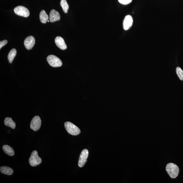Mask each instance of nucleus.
Returning <instances> with one entry per match:
<instances>
[{
	"label": "nucleus",
	"instance_id": "f257e3e1",
	"mask_svg": "<svg viewBox=\"0 0 183 183\" xmlns=\"http://www.w3.org/2000/svg\"><path fill=\"white\" fill-rule=\"evenodd\" d=\"M166 171L170 178H176L179 172L178 167L173 163H170L167 165Z\"/></svg>",
	"mask_w": 183,
	"mask_h": 183
},
{
	"label": "nucleus",
	"instance_id": "f03ea898",
	"mask_svg": "<svg viewBox=\"0 0 183 183\" xmlns=\"http://www.w3.org/2000/svg\"><path fill=\"white\" fill-rule=\"evenodd\" d=\"M65 126L66 131L70 134L76 136L80 133V128L71 122H65Z\"/></svg>",
	"mask_w": 183,
	"mask_h": 183
},
{
	"label": "nucleus",
	"instance_id": "7ed1b4c3",
	"mask_svg": "<svg viewBox=\"0 0 183 183\" xmlns=\"http://www.w3.org/2000/svg\"><path fill=\"white\" fill-rule=\"evenodd\" d=\"M42 159L38 155V152L34 151L32 153L29 159L30 164L32 167H36L41 163Z\"/></svg>",
	"mask_w": 183,
	"mask_h": 183
},
{
	"label": "nucleus",
	"instance_id": "20e7f679",
	"mask_svg": "<svg viewBox=\"0 0 183 183\" xmlns=\"http://www.w3.org/2000/svg\"><path fill=\"white\" fill-rule=\"evenodd\" d=\"M47 59L49 64L53 67H58L62 66V61L59 58L56 56L49 55L47 56Z\"/></svg>",
	"mask_w": 183,
	"mask_h": 183
},
{
	"label": "nucleus",
	"instance_id": "39448f33",
	"mask_svg": "<svg viewBox=\"0 0 183 183\" xmlns=\"http://www.w3.org/2000/svg\"><path fill=\"white\" fill-rule=\"evenodd\" d=\"M14 12L17 15L25 17H27L30 15L29 10L27 8L22 6L16 7L14 9Z\"/></svg>",
	"mask_w": 183,
	"mask_h": 183
},
{
	"label": "nucleus",
	"instance_id": "423d86ee",
	"mask_svg": "<svg viewBox=\"0 0 183 183\" xmlns=\"http://www.w3.org/2000/svg\"><path fill=\"white\" fill-rule=\"evenodd\" d=\"M41 120L40 117L38 116H35L31 121L30 128L34 131H38L41 126Z\"/></svg>",
	"mask_w": 183,
	"mask_h": 183
},
{
	"label": "nucleus",
	"instance_id": "0eeeda50",
	"mask_svg": "<svg viewBox=\"0 0 183 183\" xmlns=\"http://www.w3.org/2000/svg\"><path fill=\"white\" fill-rule=\"evenodd\" d=\"M89 152L87 149H84L82 151L78 161V165L79 167L82 168L85 164Z\"/></svg>",
	"mask_w": 183,
	"mask_h": 183
},
{
	"label": "nucleus",
	"instance_id": "6e6552de",
	"mask_svg": "<svg viewBox=\"0 0 183 183\" xmlns=\"http://www.w3.org/2000/svg\"><path fill=\"white\" fill-rule=\"evenodd\" d=\"M132 17L130 15H128L125 17L123 22L124 29L125 30L129 29L133 25Z\"/></svg>",
	"mask_w": 183,
	"mask_h": 183
},
{
	"label": "nucleus",
	"instance_id": "1a4fd4ad",
	"mask_svg": "<svg viewBox=\"0 0 183 183\" xmlns=\"http://www.w3.org/2000/svg\"><path fill=\"white\" fill-rule=\"evenodd\" d=\"M35 39L33 36H29L25 39L24 44L26 48L28 50H31L35 45Z\"/></svg>",
	"mask_w": 183,
	"mask_h": 183
},
{
	"label": "nucleus",
	"instance_id": "9d476101",
	"mask_svg": "<svg viewBox=\"0 0 183 183\" xmlns=\"http://www.w3.org/2000/svg\"><path fill=\"white\" fill-rule=\"evenodd\" d=\"M61 18L59 12L53 9L50 11L49 15V20L51 22L59 20Z\"/></svg>",
	"mask_w": 183,
	"mask_h": 183
},
{
	"label": "nucleus",
	"instance_id": "9b49d317",
	"mask_svg": "<svg viewBox=\"0 0 183 183\" xmlns=\"http://www.w3.org/2000/svg\"><path fill=\"white\" fill-rule=\"evenodd\" d=\"M55 43L59 49L62 50H66L67 46L63 38L61 37L57 36L55 39Z\"/></svg>",
	"mask_w": 183,
	"mask_h": 183
},
{
	"label": "nucleus",
	"instance_id": "f8f14e48",
	"mask_svg": "<svg viewBox=\"0 0 183 183\" xmlns=\"http://www.w3.org/2000/svg\"><path fill=\"white\" fill-rule=\"evenodd\" d=\"M3 149L5 153L10 156H13L14 155L15 152L13 149L10 146L5 145L3 147Z\"/></svg>",
	"mask_w": 183,
	"mask_h": 183
},
{
	"label": "nucleus",
	"instance_id": "ddd939ff",
	"mask_svg": "<svg viewBox=\"0 0 183 183\" xmlns=\"http://www.w3.org/2000/svg\"><path fill=\"white\" fill-rule=\"evenodd\" d=\"M4 124L5 125L11 128L12 129H14L15 128V123L11 118L6 117L5 119Z\"/></svg>",
	"mask_w": 183,
	"mask_h": 183
},
{
	"label": "nucleus",
	"instance_id": "4468645a",
	"mask_svg": "<svg viewBox=\"0 0 183 183\" xmlns=\"http://www.w3.org/2000/svg\"><path fill=\"white\" fill-rule=\"evenodd\" d=\"M0 171L2 173L8 175H11L13 173V169L8 167H1L0 169Z\"/></svg>",
	"mask_w": 183,
	"mask_h": 183
},
{
	"label": "nucleus",
	"instance_id": "2eb2a0df",
	"mask_svg": "<svg viewBox=\"0 0 183 183\" xmlns=\"http://www.w3.org/2000/svg\"><path fill=\"white\" fill-rule=\"evenodd\" d=\"M39 18L42 23L45 24L48 20L49 17L45 10H42L40 13Z\"/></svg>",
	"mask_w": 183,
	"mask_h": 183
},
{
	"label": "nucleus",
	"instance_id": "dca6fc26",
	"mask_svg": "<svg viewBox=\"0 0 183 183\" xmlns=\"http://www.w3.org/2000/svg\"><path fill=\"white\" fill-rule=\"evenodd\" d=\"M17 53V51L15 49H12L10 51L8 55V60L9 63H11L13 61L14 58L15 57Z\"/></svg>",
	"mask_w": 183,
	"mask_h": 183
},
{
	"label": "nucleus",
	"instance_id": "f3484780",
	"mask_svg": "<svg viewBox=\"0 0 183 183\" xmlns=\"http://www.w3.org/2000/svg\"><path fill=\"white\" fill-rule=\"evenodd\" d=\"M60 5L63 9V11L65 13H67L68 10L69 8V6H68L66 0H61Z\"/></svg>",
	"mask_w": 183,
	"mask_h": 183
},
{
	"label": "nucleus",
	"instance_id": "a211bd4d",
	"mask_svg": "<svg viewBox=\"0 0 183 183\" xmlns=\"http://www.w3.org/2000/svg\"><path fill=\"white\" fill-rule=\"evenodd\" d=\"M176 72L179 79L183 80V71L179 67H177L176 69Z\"/></svg>",
	"mask_w": 183,
	"mask_h": 183
},
{
	"label": "nucleus",
	"instance_id": "6ab92c4d",
	"mask_svg": "<svg viewBox=\"0 0 183 183\" xmlns=\"http://www.w3.org/2000/svg\"><path fill=\"white\" fill-rule=\"evenodd\" d=\"M120 3L123 5H127L131 3L132 0H118Z\"/></svg>",
	"mask_w": 183,
	"mask_h": 183
},
{
	"label": "nucleus",
	"instance_id": "aec40b11",
	"mask_svg": "<svg viewBox=\"0 0 183 183\" xmlns=\"http://www.w3.org/2000/svg\"><path fill=\"white\" fill-rule=\"evenodd\" d=\"M8 43L7 40H5L0 42V49H1L4 46Z\"/></svg>",
	"mask_w": 183,
	"mask_h": 183
},
{
	"label": "nucleus",
	"instance_id": "412c9836",
	"mask_svg": "<svg viewBox=\"0 0 183 183\" xmlns=\"http://www.w3.org/2000/svg\"><path fill=\"white\" fill-rule=\"evenodd\" d=\"M50 22V20H47V22Z\"/></svg>",
	"mask_w": 183,
	"mask_h": 183
}]
</instances>
